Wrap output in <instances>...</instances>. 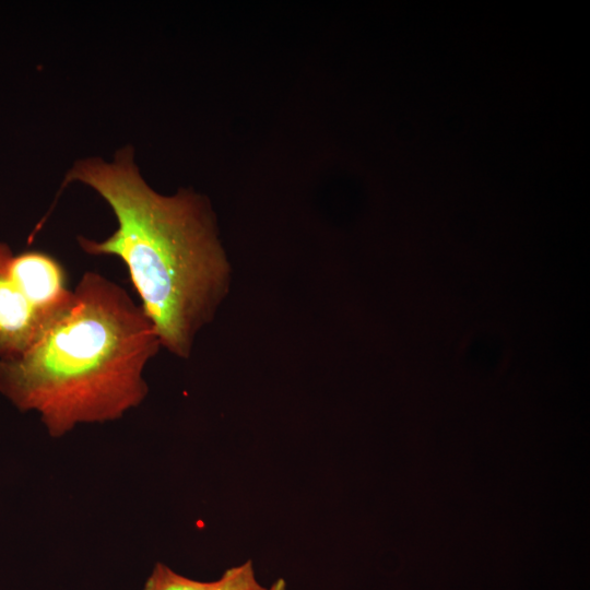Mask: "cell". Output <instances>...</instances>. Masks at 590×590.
Returning <instances> with one entry per match:
<instances>
[{"mask_svg": "<svg viewBox=\"0 0 590 590\" xmlns=\"http://www.w3.org/2000/svg\"><path fill=\"white\" fill-rule=\"evenodd\" d=\"M73 181L94 189L118 224L103 240L80 236L81 249L120 259L162 347L190 357L197 334L213 320L231 286L232 268L206 200L186 189L174 196L153 190L129 146L110 163H74L62 187Z\"/></svg>", "mask_w": 590, "mask_h": 590, "instance_id": "cell-1", "label": "cell"}, {"mask_svg": "<svg viewBox=\"0 0 590 590\" xmlns=\"http://www.w3.org/2000/svg\"><path fill=\"white\" fill-rule=\"evenodd\" d=\"M162 347L141 305L85 272L70 307L19 357L0 365V391L55 438L116 421L148 396L144 368Z\"/></svg>", "mask_w": 590, "mask_h": 590, "instance_id": "cell-2", "label": "cell"}, {"mask_svg": "<svg viewBox=\"0 0 590 590\" xmlns=\"http://www.w3.org/2000/svg\"><path fill=\"white\" fill-rule=\"evenodd\" d=\"M63 266L39 250L0 243V365L22 355L72 304Z\"/></svg>", "mask_w": 590, "mask_h": 590, "instance_id": "cell-3", "label": "cell"}, {"mask_svg": "<svg viewBox=\"0 0 590 590\" xmlns=\"http://www.w3.org/2000/svg\"><path fill=\"white\" fill-rule=\"evenodd\" d=\"M209 581L196 580L157 563L148 577L143 590H205Z\"/></svg>", "mask_w": 590, "mask_h": 590, "instance_id": "cell-4", "label": "cell"}, {"mask_svg": "<svg viewBox=\"0 0 590 590\" xmlns=\"http://www.w3.org/2000/svg\"><path fill=\"white\" fill-rule=\"evenodd\" d=\"M205 590H268L257 579L253 563L248 559L227 568L220 578L209 581Z\"/></svg>", "mask_w": 590, "mask_h": 590, "instance_id": "cell-5", "label": "cell"}, {"mask_svg": "<svg viewBox=\"0 0 590 590\" xmlns=\"http://www.w3.org/2000/svg\"><path fill=\"white\" fill-rule=\"evenodd\" d=\"M268 590H287L286 581L283 578H278L268 587Z\"/></svg>", "mask_w": 590, "mask_h": 590, "instance_id": "cell-6", "label": "cell"}]
</instances>
